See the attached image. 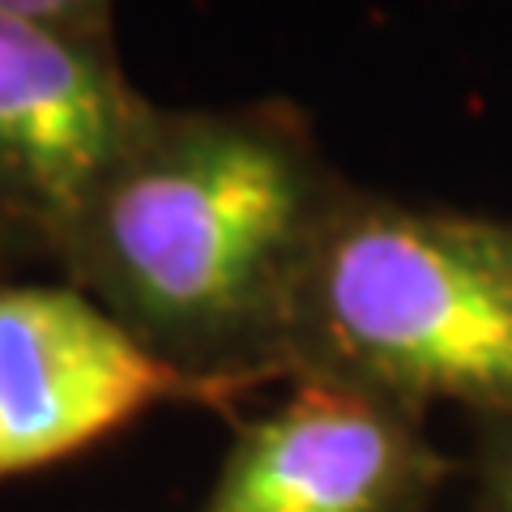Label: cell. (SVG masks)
<instances>
[{
	"mask_svg": "<svg viewBox=\"0 0 512 512\" xmlns=\"http://www.w3.org/2000/svg\"><path fill=\"white\" fill-rule=\"evenodd\" d=\"M150 116L111 35L0 13V222L22 252L52 256Z\"/></svg>",
	"mask_w": 512,
	"mask_h": 512,
	"instance_id": "cell-4",
	"label": "cell"
},
{
	"mask_svg": "<svg viewBox=\"0 0 512 512\" xmlns=\"http://www.w3.org/2000/svg\"><path fill=\"white\" fill-rule=\"evenodd\" d=\"M18 252H22V248H18V239H13V235L5 231V222H0V265H9Z\"/></svg>",
	"mask_w": 512,
	"mask_h": 512,
	"instance_id": "cell-9",
	"label": "cell"
},
{
	"mask_svg": "<svg viewBox=\"0 0 512 512\" xmlns=\"http://www.w3.org/2000/svg\"><path fill=\"white\" fill-rule=\"evenodd\" d=\"M478 500L483 512H512V410L478 419Z\"/></svg>",
	"mask_w": 512,
	"mask_h": 512,
	"instance_id": "cell-6",
	"label": "cell"
},
{
	"mask_svg": "<svg viewBox=\"0 0 512 512\" xmlns=\"http://www.w3.org/2000/svg\"><path fill=\"white\" fill-rule=\"evenodd\" d=\"M342 192L291 103L154 107L52 261L158 359L244 397L286 380L291 295Z\"/></svg>",
	"mask_w": 512,
	"mask_h": 512,
	"instance_id": "cell-1",
	"label": "cell"
},
{
	"mask_svg": "<svg viewBox=\"0 0 512 512\" xmlns=\"http://www.w3.org/2000/svg\"><path fill=\"white\" fill-rule=\"evenodd\" d=\"M444 478L423 414L333 380H291L282 402L235 423L197 512H427Z\"/></svg>",
	"mask_w": 512,
	"mask_h": 512,
	"instance_id": "cell-5",
	"label": "cell"
},
{
	"mask_svg": "<svg viewBox=\"0 0 512 512\" xmlns=\"http://www.w3.org/2000/svg\"><path fill=\"white\" fill-rule=\"evenodd\" d=\"M239 393L141 346L73 282H0V478L82 453L154 406Z\"/></svg>",
	"mask_w": 512,
	"mask_h": 512,
	"instance_id": "cell-3",
	"label": "cell"
},
{
	"mask_svg": "<svg viewBox=\"0 0 512 512\" xmlns=\"http://www.w3.org/2000/svg\"><path fill=\"white\" fill-rule=\"evenodd\" d=\"M291 380H333L423 414L512 410V316L453 210L346 184L303 261L282 338Z\"/></svg>",
	"mask_w": 512,
	"mask_h": 512,
	"instance_id": "cell-2",
	"label": "cell"
},
{
	"mask_svg": "<svg viewBox=\"0 0 512 512\" xmlns=\"http://www.w3.org/2000/svg\"><path fill=\"white\" fill-rule=\"evenodd\" d=\"M111 5L116 0H0V13L90 30V35H111Z\"/></svg>",
	"mask_w": 512,
	"mask_h": 512,
	"instance_id": "cell-8",
	"label": "cell"
},
{
	"mask_svg": "<svg viewBox=\"0 0 512 512\" xmlns=\"http://www.w3.org/2000/svg\"><path fill=\"white\" fill-rule=\"evenodd\" d=\"M453 227L461 235V244L470 248V256L483 265V274L491 278L495 295L504 299V308L512 316V218H483V214H457Z\"/></svg>",
	"mask_w": 512,
	"mask_h": 512,
	"instance_id": "cell-7",
	"label": "cell"
}]
</instances>
